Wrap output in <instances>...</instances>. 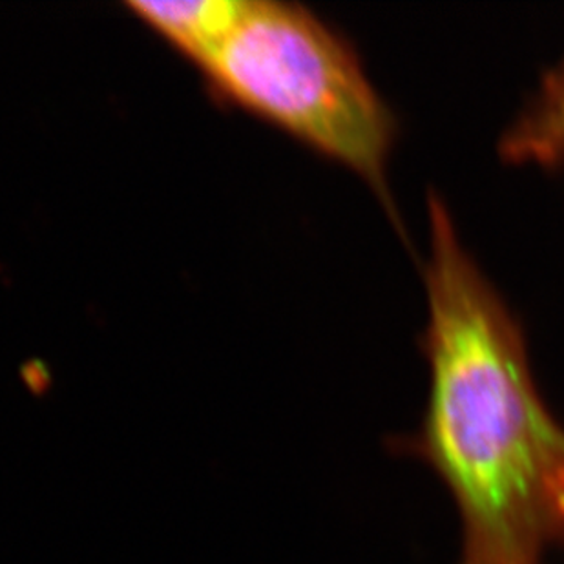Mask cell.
<instances>
[{"instance_id": "1", "label": "cell", "mask_w": 564, "mask_h": 564, "mask_svg": "<svg viewBox=\"0 0 564 564\" xmlns=\"http://www.w3.org/2000/svg\"><path fill=\"white\" fill-rule=\"evenodd\" d=\"M419 449L463 522V564H543L564 538V430L539 393L521 327L430 199Z\"/></svg>"}, {"instance_id": "2", "label": "cell", "mask_w": 564, "mask_h": 564, "mask_svg": "<svg viewBox=\"0 0 564 564\" xmlns=\"http://www.w3.org/2000/svg\"><path fill=\"white\" fill-rule=\"evenodd\" d=\"M199 68L221 99L346 165L388 197L393 112L351 44L307 8L247 0Z\"/></svg>"}, {"instance_id": "3", "label": "cell", "mask_w": 564, "mask_h": 564, "mask_svg": "<svg viewBox=\"0 0 564 564\" xmlns=\"http://www.w3.org/2000/svg\"><path fill=\"white\" fill-rule=\"evenodd\" d=\"M247 0L128 2V10L180 54L202 66L224 43L246 10Z\"/></svg>"}, {"instance_id": "4", "label": "cell", "mask_w": 564, "mask_h": 564, "mask_svg": "<svg viewBox=\"0 0 564 564\" xmlns=\"http://www.w3.org/2000/svg\"><path fill=\"white\" fill-rule=\"evenodd\" d=\"M511 163L554 166L564 163V61L541 79L499 143Z\"/></svg>"}]
</instances>
